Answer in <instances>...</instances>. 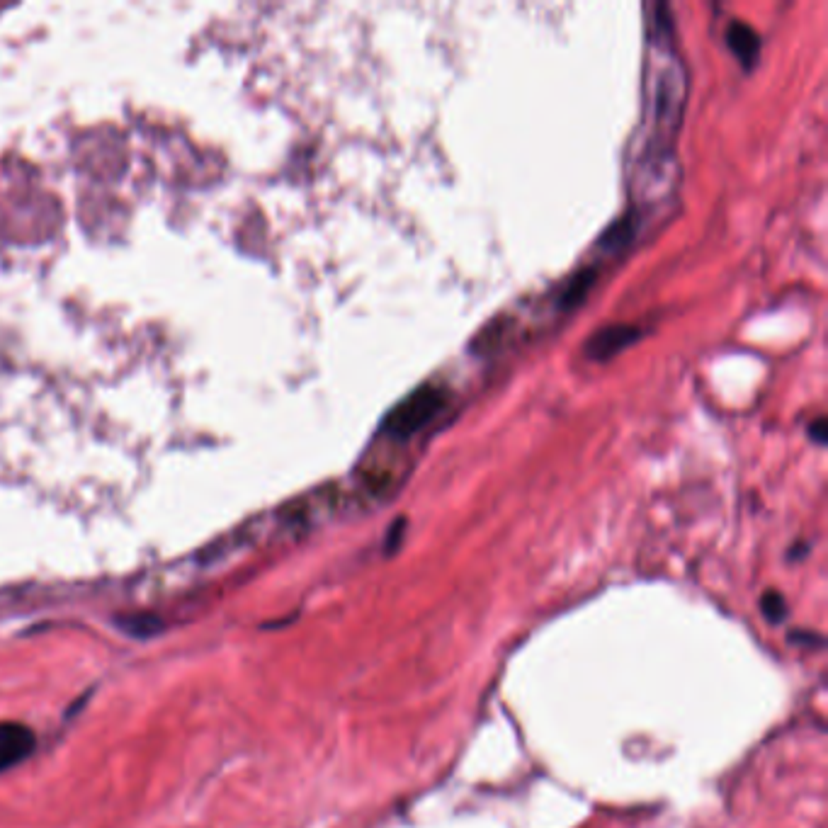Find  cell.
<instances>
[{
	"mask_svg": "<svg viewBox=\"0 0 828 828\" xmlns=\"http://www.w3.org/2000/svg\"><path fill=\"white\" fill-rule=\"evenodd\" d=\"M688 68L676 47V27L668 5H654L646 59V139L634 173L637 200L646 207L668 200L678 185L676 134L688 102Z\"/></svg>",
	"mask_w": 828,
	"mask_h": 828,
	"instance_id": "6da1fadb",
	"label": "cell"
},
{
	"mask_svg": "<svg viewBox=\"0 0 828 828\" xmlns=\"http://www.w3.org/2000/svg\"><path fill=\"white\" fill-rule=\"evenodd\" d=\"M447 391L438 384H423L413 389L401 404L387 413L382 423V433L394 440H408L428 428L435 418L445 411Z\"/></svg>",
	"mask_w": 828,
	"mask_h": 828,
	"instance_id": "7a4b0ae2",
	"label": "cell"
},
{
	"mask_svg": "<svg viewBox=\"0 0 828 828\" xmlns=\"http://www.w3.org/2000/svg\"><path fill=\"white\" fill-rule=\"evenodd\" d=\"M34 744H37V739H34L30 727L15 722H0V773L25 761L34 751Z\"/></svg>",
	"mask_w": 828,
	"mask_h": 828,
	"instance_id": "3957f363",
	"label": "cell"
},
{
	"mask_svg": "<svg viewBox=\"0 0 828 828\" xmlns=\"http://www.w3.org/2000/svg\"><path fill=\"white\" fill-rule=\"evenodd\" d=\"M639 338V328L634 326H608L598 331L586 343V355L591 360H610L612 355L625 350Z\"/></svg>",
	"mask_w": 828,
	"mask_h": 828,
	"instance_id": "277c9868",
	"label": "cell"
},
{
	"mask_svg": "<svg viewBox=\"0 0 828 828\" xmlns=\"http://www.w3.org/2000/svg\"><path fill=\"white\" fill-rule=\"evenodd\" d=\"M727 42L736 54V59L746 68L756 64L758 54H761V39H758V32L751 25H746V22H731L727 30Z\"/></svg>",
	"mask_w": 828,
	"mask_h": 828,
	"instance_id": "5b68a950",
	"label": "cell"
},
{
	"mask_svg": "<svg viewBox=\"0 0 828 828\" xmlns=\"http://www.w3.org/2000/svg\"><path fill=\"white\" fill-rule=\"evenodd\" d=\"M117 627L122 629L124 634H129V637L146 639V637H153V634L161 632L163 625H161V620H158L156 615H149V612H139V615L119 617Z\"/></svg>",
	"mask_w": 828,
	"mask_h": 828,
	"instance_id": "8992f818",
	"label": "cell"
},
{
	"mask_svg": "<svg viewBox=\"0 0 828 828\" xmlns=\"http://www.w3.org/2000/svg\"><path fill=\"white\" fill-rule=\"evenodd\" d=\"M761 612L770 625H780L787 617V600L778 591H765L761 598Z\"/></svg>",
	"mask_w": 828,
	"mask_h": 828,
	"instance_id": "52a82bcc",
	"label": "cell"
},
{
	"mask_svg": "<svg viewBox=\"0 0 828 828\" xmlns=\"http://www.w3.org/2000/svg\"><path fill=\"white\" fill-rule=\"evenodd\" d=\"M790 642L799 644V646H821V644H824V639H821L819 634H814V632H804V629H797V632L790 637Z\"/></svg>",
	"mask_w": 828,
	"mask_h": 828,
	"instance_id": "ba28073f",
	"label": "cell"
},
{
	"mask_svg": "<svg viewBox=\"0 0 828 828\" xmlns=\"http://www.w3.org/2000/svg\"><path fill=\"white\" fill-rule=\"evenodd\" d=\"M809 433L814 435V440L819 442V445H824L826 442V421L824 418H819L814 425H809Z\"/></svg>",
	"mask_w": 828,
	"mask_h": 828,
	"instance_id": "9c48e42d",
	"label": "cell"
}]
</instances>
